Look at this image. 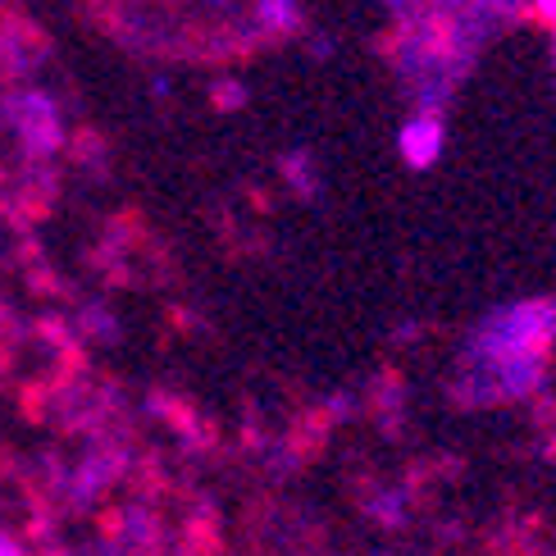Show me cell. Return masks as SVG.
Here are the masks:
<instances>
[{
  "label": "cell",
  "instance_id": "cell-4",
  "mask_svg": "<svg viewBox=\"0 0 556 556\" xmlns=\"http://www.w3.org/2000/svg\"><path fill=\"white\" fill-rule=\"evenodd\" d=\"M110 539L124 543L132 556H155L160 552V520H155V511H147V506H124V511L110 520Z\"/></svg>",
  "mask_w": 556,
  "mask_h": 556
},
{
  "label": "cell",
  "instance_id": "cell-2",
  "mask_svg": "<svg viewBox=\"0 0 556 556\" xmlns=\"http://www.w3.org/2000/svg\"><path fill=\"white\" fill-rule=\"evenodd\" d=\"M556 342V301H525L493 315L483 324V333L475 342V356H534L543 361V352Z\"/></svg>",
  "mask_w": 556,
  "mask_h": 556
},
{
  "label": "cell",
  "instance_id": "cell-9",
  "mask_svg": "<svg viewBox=\"0 0 556 556\" xmlns=\"http://www.w3.org/2000/svg\"><path fill=\"white\" fill-rule=\"evenodd\" d=\"M539 10H543L547 23H556V0H539Z\"/></svg>",
  "mask_w": 556,
  "mask_h": 556
},
{
  "label": "cell",
  "instance_id": "cell-5",
  "mask_svg": "<svg viewBox=\"0 0 556 556\" xmlns=\"http://www.w3.org/2000/svg\"><path fill=\"white\" fill-rule=\"evenodd\" d=\"M41 64V41L28 33V28H0V68L10 78H28L33 68Z\"/></svg>",
  "mask_w": 556,
  "mask_h": 556
},
{
  "label": "cell",
  "instance_id": "cell-3",
  "mask_svg": "<svg viewBox=\"0 0 556 556\" xmlns=\"http://www.w3.org/2000/svg\"><path fill=\"white\" fill-rule=\"evenodd\" d=\"M128 470V452L124 443H97L74 470H68V483H64V506L68 511H87L97 497H105L119 475Z\"/></svg>",
  "mask_w": 556,
  "mask_h": 556
},
{
  "label": "cell",
  "instance_id": "cell-7",
  "mask_svg": "<svg viewBox=\"0 0 556 556\" xmlns=\"http://www.w3.org/2000/svg\"><path fill=\"white\" fill-rule=\"evenodd\" d=\"M78 329H83L87 338H97V342H114V338H119V324H114V315H110L105 306H83Z\"/></svg>",
  "mask_w": 556,
  "mask_h": 556
},
{
  "label": "cell",
  "instance_id": "cell-1",
  "mask_svg": "<svg viewBox=\"0 0 556 556\" xmlns=\"http://www.w3.org/2000/svg\"><path fill=\"white\" fill-rule=\"evenodd\" d=\"M0 128H10L18 137L23 155L33 165H46L68 137H64V114H60V101L51 91L41 87H14L0 97Z\"/></svg>",
  "mask_w": 556,
  "mask_h": 556
},
{
  "label": "cell",
  "instance_id": "cell-6",
  "mask_svg": "<svg viewBox=\"0 0 556 556\" xmlns=\"http://www.w3.org/2000/svg\"><path fill=\"white\" fill-rule=\"evenodd\" d=\"M438 147H443V124L433 119V114H425V119H415L406 132H402V151L410 165H433Z\"/></svg>",
  "mask_w": 556,
  "mask_h": 556
},
{
  "label": "cell",
  "instance_id": "cell-8",
  "mask_svg": "<svg viewBox=\"0 0 556 556\" xmlns=\"http://www.w3.org/2000/svg\"><path fill=\"white\" fill-rule=\"evenodd\" d=\"M0 556H33V552L23 547V543L10 534V529H0Z\"/></svg>",
  "mask_w": 556,
  "mask_h": 556
}]
</instances>
